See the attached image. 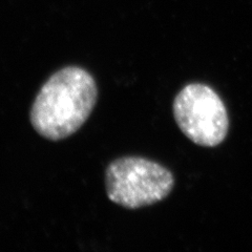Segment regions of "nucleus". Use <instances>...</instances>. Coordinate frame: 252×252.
<instances>
[{"label":"nucleus","instance_id":"obj_1","mask_svg":"<svg viewBox=\"0 0 252 252\" xmlns=\"http://www.w3.org/2000/svg\"><path fill=\"white\" fill-rule=\"evenodd\" d=\"M98 98L94 77L79 66L52 75L39 91L31 109V123L41 137L63 140L88 120Z\"/></svg>","mask_w":252,"mask_h":252},{"label":"nucleus","instance_id":"obj_2","mask_svg":"<svg viewBox=\"0 0 252 252\" xmlns=\"http://www.w3.org/2000/svg\"><path fill=\"white\" fill-rule=\"evenodd\" d=\"M175 187V177L162 164L141 157H123L108 165L105 188L108 199L127 209L157 204Z\"/></svg>","mask_w":252,"mask_h":252},{"label":"nucleus","instance_id":"obj_3","mask_svg":"<svg viewBox=\"0 0 252 252\" xmlns=\"http://www.w3.org/2000/svg\"><path fill=\"white\" fill-rule=\"evenodd\" d=\"M173 116L184 135L203 147L220 145L229 129L223 100L203 83H190L179 92L173 101Z\"/></svg>","mask_w":252,"mask_h":252}]
</instances>
